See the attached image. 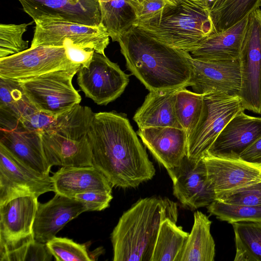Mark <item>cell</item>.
I'll return each mask as SVG.
<instances>
[{"label": "cell", "mask_w": 261, "mask_h": 261, "mask_svg": "<svg viewBox=\"0 0 261 261\" xmlns=\"http://www.w3.org/2000/svg\"><path fill=\"white\" fill-rule=\"evenodd\" d=\"M260 7H261V4H260Z\"/></svg>", "instance_id": "45"}, {"label": "cell", "mask_w": 261, "mask_h": 261, "mask_svg": "<svg viewBox=\"0 0 261 261\" xmlns=\"http://www.w3.org/2000/svg\"><path fill=\"white\" fill-rule=\"evenodd\" d=\"M105 1H106V0H98L99 2H104Z\"/></svg>", "instance_id": "43"}, {"label": "cell", "mask_w": 261, "mask_h": 261, "mask_svg": "<svg viewBox=\"0 0 261 261\" xmlns=\"http://www.w3.org/2000/svg\"><path fill=\"white\" fill-rule=\"evenodd\" d=\"M37 111L20 82L0 77V114L20 121Z\"/></svg>", "instance_id": "28"}, {"label": "cell", "mask_w": 261, "mask_h": 261, "mask_svg": "<svg viewBox=\"0 0 261 261\" xmlns=\"http://www.w3.org/2000/svg\"><path fill=\"white\" fill-rule=\"evenodd\" d=\"M94 112L80 104L60 115L56 123L41 135L50 166H92L89 132Z\"/></svg>", "instance_id": "5"}, {"label": "cell", "mask_w": 261, "mask_h": 261, "mask_svg": "<svg viewBox=\"0 0 261 261\" xmlns=\"http://www.w3.org/2000/svg\"><path fill=\"white\" fill-rule=\"evenodd\" d=\"M57 261H91L86 245L66 238L55 237L46 243Z\"/></svg>", "instance_id": "35"}, {"label": "cell", "mask_w": 261, "mask_h": 261, "mask_svg": "<svg viewBox=\"0 0 261 261\" xmlns=\"http://www.w3.org/2000/svg\"><path fill=\"white\" fill-rule=\"evenodd\" d=\"M137 134L155 159L166 170L179 165L187 155V137L181 128H139Z\"/></svg>", "instance_id": "21"}, {"label": "cell", "mask_w": 261, "mask_h": 261, "mask_svg": "<svg viewBox=\"0 0 261 261\" xmlns=\"http://www.w3.org/2000/svg\"><path fill=\"white\" fill-rule=\"evenodd\" d=\"M59 116L38 110L20 122L27 129L41 135L56 123Z\"/></svg>", "instance_id": "37"}, {"label": "cell", "mask_w": 261, "mask_h": 261, "mask_svg": "<svg viewBox=\"0 0 261 261\" xmlns=\"http://www.w3.org/2000/svg\"><path fill=\"white\" fill-rule=\"evenodd\" d=\"M37 199L31 195L20 196L0 205V255L35 239Z\"/></svg>", "instance_id": "17"}, {"label": "cell", "mask_w": 261, "mask_h": 261, "mask_svg": "<svg viewBox=\"0 0 261 261\" xmlns=\"http://www.w3.org/2000/svg\"><path fill=\"white\" fill-rule=\"evenodd\" d=\"M118 42L127 69L149 92L190 86L189 53L160 42L135 24Z\"/></svg>", "instance_id": "2"}, {"label": "cell", "mask_w": 261, "mask_h": 261, "mask_svg": "<svg viewBox=\"0 0 261 261\" xmlns=\"http://www.w3.org/2000/svg\"><path fill=\"white\" fill-rule=\"evenodd\" d=\"M52 256L46 243L33 239L0 255V261H49Z\"/></svg>", "instance_id": "34"}, {"label": "cell", "mask_w": 261, "mask_h": 261, "mask_svg": "<svg viewBox=\"0 0 261 261\" xmlns=\"http://www.w3.org/2000/svg\"><path fill=\"white\" fill-rule=\"evenodd\" d=\"M51 178L54 192L70 198L83 193L112 191L111 182L93 166L62 167Z\"/></svg>", "instance_id": "22"}, {"label": "cell", "mask_w": 261, "mask_h": 261, "mask_svg": "<svg viewBox=\"0 0 261 261\" xmlns=\"http://www.w3.org/2000/svg\"><path fill=\"white\" fill-rule=\"evenodd\" d=\"M55 191L51 176L28 168L0 145V205L20 196Z\"/></svg>", "instance_id": "14"}, {"label": "cell", "mask_w": 261, "mask_h": 261, "mask_svg": "<svg viewBox=\"0 0 261 261\" xmlns=\"http://www.w3.org/2000/svg\"><path fill=\"white\" fill-rule=\"evenodd\" d=\"M212 221L200 211L194 214V224L178 261H214L215 243L211 233Z\"/></svg>", "instance_id": "25"}, {"label": "cell", "mask_w": 261, "mask_h": 261, "mask_svg": "<svg viewBox=\"0 0 261 261\" xmlns=\"http://www.w3.org/2000/svg\"><path fill=\"white\" fill-rule=\"evenodd\" d=\"M36 22L64 21L91 26L101 24L98 0H18Z\"/></svg>", "instance_id": "16"}, {"label": "cell", "mask_w": 261, "mask_h": 261, "mask_svg": "<svg viewBox=\"0 0 261 261\" xmlns=\"http://www.w3.org/2000/svg\"><path fill=\"white\" fill-rule=\"evenodd\" d=\"M239 159L261 166V136L241 154Z\"/></svg>", "instance_id": "40"}, {"label": "cell", "mask_w": 261, "mask_h": 261, "mask_svg": "<svg viewBox=\"0 0 261 261\" xmlns=\"http://www.w3.org/2000/svg\"><path fill=\"white\" fill-rule=\"evenodd\" d=\"M31 47H63L66 43L89 51L105 55L110 36L102 24L91 26L64 21L36 22Z\"/></svg>", "instance_id": "8"}, {"label": "cell", "mask_w": 261, "mask_h": 261, "mask_svg": "<svg viewBox=\"0 0 261 261\" xmlns=\"http://www.w3.org/2000/svg\"><path fill=\"white\" fill-rule=\"evenodd\" d=\"M134 24L160 42L188 53L216 33L210 11L191 0H173Z\"/></svg>", "instance_id": "4"}, {"label": "cell", "mask_w": 261, "mask_h": 261, "mask_svg": "<svg viewBox=\"0 0 261 261\" xmlns=\"http://www.w3.org/2000/svg\"><path fill=\"white\" fill-rule=\"evenodd\" d=\"M168 1L170 2L171 3L172 2L173 0H168Z\"/></svg>", "instance_id": "44"}, {"label": "cell", "mask_w": 261, "mask_h": 261, "mask_svg": "<svg viewBox=\"0 0 261 261\" xmlns=\"http://www.w3.org/2000/svg\"><path fill=\"white\" fill-rule=\"evenodd\" d=\"M176 222L166 218L161 223L150 261H178L189 233Z\"/></svg>", "instance_id": "26"}, {"label": "cell", "mask_w": 261, "mask_h": 261, "mask_svg": "<svg viewBox=\"0 0 261 261\" xmlns=\"http://www.w3.org/2000/svg\"><path fill=\"white\" fill-rule=\"evenodd\" d=\"M193 2L206 9L211 13L220 6L224 0H191Z\"/></svg>", "instance_id": "41"}, {"label": "cell", "mask_w": 261, "mask_h": 261, "mask_svg": "<svg viewBox=\"0 0 261 261\" xmlns=\"http://www.w3.org/2000/svg\"><path fill=\"white\" fill-rule=\"evenodd\" d=\"M77 66L69 59L65 47L39 45L0 59V77L22 82Z\"/></svg>", "instance_id": "11"}, {"label": "cell", "mask_w": 261, "mask_h": 261, "mask_svg": "<svg viewBox=\"0 0 261 261\" xmlns=\"http://www.w3.org/2000/svg\"><path fill=\"white\" fill-rule=\"evenodd\" d=\"M203 106V94L192 92L186 88L178 91L175 102L176 118L187 138L197 126Z\"/></svg>", "instance_id": "31"}, {"label": "cell", "mask_w": 261, "mask_h": 261, "mask_svg": "<svg viewBox=\"0 0 261 261\" xmlns=\"http://www.w3.org/2000/svg\"><path fill=\"white\" fill-rule=\"evenodd\" d=\"M249 16L228 29L209 36L195 50L194 58L208 60L239 59Z\"/></svg>", "instance_id": "23"}, {"label": "cell", "mask_w": 261, "mask_h": 261, "mask_svg": "<svg viewBox=\"0 0 261 261\" xmlns=\"http://www.w3.org/2000/svg\"><path fill=\"white\" fill-rule=\"evenodd\" d=\"M192 69L190 86L201 94L224 93L239 96L241 87L239 59L208 60L194 58L190 54Z\"/></svg>", "instance_id": "15"}, {"label": "cell", "mask_w": 261, "mask_h": 261, "mask_svg": "<svg viewBox=\"0 0 261 261\" xmlns=\"http://www.w3.org/2000/svg\"><path fill=\"white\" fill-rule=\"evenodd\" d=\"M85 212L87 208L83 202L58 193L45 203L39 202L33 225L35 239L46 243L68 222Z\"/></svg>", "instance_id": "19"}, {"label": "cell", "mask_w": 261, "mask_h": 261, "mask_svg": "<svg viewBox=\"0 0 261 261\" xmlns=\"http://www.w3.org/2000/svg\"><path fill=\"white\" fill-rule=\"evenodd\" d=\"M202 159L215 195L261 181L260 166L207 154Z\"/></svg>", "instance_id": "20"}, {"label": "cell", "mask_w": 261, "mask_h": 261, "mask_svg": "<svg viewBox=\"0 0 261 261\" xmlns=\"http://www.w3.org/2000/svg\"><path fill=\"white\" fill-rule=\"evenodd\" d=\"M216 200L231 204L261 205V181L218 194Z\"/></svg>", "instance_id": "36"}, {"label": "cell", "mask_w": 261, "mask_h": 261, "mask_svg": "<svg viewBox=\"0 0 261 261\" xmlns=\"http://www.w3.org/2000/svg\"><path fill=\"white\" fill-rule=\"evenodd\" d=\"M241 110L226 124L206 155L239 159L241 154L261 136V117Z\"/></svg>", "instance_id": "18"}, {"label": "cell", "mask_w": 261, "mask_h": 261, "mask_svg": "<svg viewBox=\"0 0 261 261\" xmlns=\"http://www.w3.org/2000/svg\"><path fill=\"white\" fill-rule=\"evenodd\" d=\"M179 89L149 92L133 117L139 128L160 127L181 128L175 111L176 96Z\"/></svg>", "instance_id": "24"}, {"label": "cell", "mask_w": 261, "mask_h": 261, "mask_svg": "<svg viewBox=\"0 0 261 261\" xmlns=\"http://www.w3.org/2000/svg\"><path fill=\"white\" fill-rule=\"evenodd\" d=\"M245 110L239 96L224 93L203 94V106L199 121L187 138V156L200 160L229 121Z\"/></svg>", "instance_id": "7"}, {"label": "cell", "mask_w": 261, "mask_h": 261, "mask_svg": "<svg viewBox=\"0 0 261 261\" xmlns=\"http://www.w3.org/2000/svg\"><path fill=\"white\" fill-rule=\"evenodd\" d=\"M261 0H224L210 13L216 33L228 29L260 7Z\"/></svg>", "instance_id": "30"}, {"label": "cell", "mask_w": 261, "mask_h": 261, "mask_svg": "<svg viewBox=\"0 0 261 261\" xmlns=\"http://www.w3.org/2000/svg\"><path fill=\"white\" fill-rule=\"evenodd\" d=\"M207 212L221 221L236 222H261V205L227 204L215 200L207 206Z\"/></svg>", "instance_id": "32"}, {"label": "cell", "mask_w": 261, "mask_h": 261, "mask_svg": "<svg viewBox=\"0 0 261 261\" xmlns=\"http://www.w3.org/2000/svg\"><path fill=\"white\" fill-rule=\"evenodd\" d=\"M74 198L85 204L87 211H100L109 206L113 196L112 193L90 192L77 194Z\"/></svg>", "instance_id": "38"}, {"label": "cell", "mask_w": 261, "mask_h": 261, "mask_svg": "<svg viewBox=\"0 0 261 261\" xmlns=\"http://www.w3.org/2000/svg\"><path fill=\"white\" fill-rule=\"evenodd\" d=\"M175 202L167 198H141L123 213L111 239L114 261H150L160 226L166 218L177 221Z\"/></svg>", "instance_id": "3"}, {"label": "cell", "mask_w": 261, "mask_h": 261, "mask_svg": "<svg viewBox=\"0 0 261 261\" xmlns=\"http://www.w3.org/2000/svg\"><path fill=\"white\" fill-rule=\"evenodd\" d=\"M170 3L168 0H145L136 10L137 21L150 18Z\"/></svg>", "instance_id": "39"}, {"label": "cell", "mask_w": 261, "mask_h": 261, "mask_svg": "<svg viewBox=\"0 0 261 261\" xmlns=\"http://www.w3.org/2000/svg\"><path fill=\"white\" fill-rule=\"evenodd\" d=\"M77 83L85 96L98 105L119 97L128 84L129 75L105 55L94 52L89 62L81 65Z\"/></svg>", "instance_id": "10"}, {"label": "cell", "mask_w": 261, "mask_h": 261, "mask_svg": "<svg viewBox=\"0 0 261 261\" xmlns=\"http://www.w3.org/2000/svg\"><path fill=\"white\" fill-rule=\"evenodd\" d=\"M89 137L92 166L113 187L135 188L155 175L154 167L126 115L94 113Z\"/></svg>", "instance_id": "1"}, {"label": "cell", "mask_w": 261, "mask_h": 261, "mask_svg": "<svg viewBox=\"0 0 261 261\" xmlns=\"http://www.w3.org/2000/svg\"><path fill=\"white\" fill-rule=\"evenodd\" d=\"M99 4L101 23L112 41L118 42L137 21L136 10L126 0H107Z\"/></svg>", "instance_id": "27"}, {"label": "cell", "mask_w": 261, "mask_h": 261, "mask_svg": "<svg viewBox=\"0 0 261 261\" xmlns=\"http://www.w3.org/2000/svg\"><path fill=\"white\" fill-rule=\"evenodd\" d=\"M145 0H126L136 10Z\"/></svg>", "instance_id": "42"}, {"label": "cell", "mask_w": 261, "mask_h": 261, "mask_svg": "<svg viewBox=\"0 0 261 261\" xmlns=\"http://www.w3.org/2000/svg\"><path fill=\"white\" fill-rule=\"evenodd\" d=\"M234 232V261H261V222L231 224Z\"/></svg>", "instance_id": "29"}, {"label": "cell", "mask_w": 261, "mask_h": 261, "mask_svg": "<svg viewBox=\"0 0 261 261\" xmlns=\"http://www.w3.org/2000/svg\"><path fill=\"white\" fill-rule=\"evenodd\" d=\"M80 66L51 71L20 82L38 110L59 116L81 101V96L72 83Z\"/></svg>", "instance_id": "6"}, {"label": "cell", "mask_w": 261, "mask_h": 261, "mask_svg": "<svg viewBox=\"0 0 261 261\" xmlns=\"http://www.w3.org/2000/svg\"><path fill=\"white\" fill-rule=\"evenodd\" d=\"M241 87L239 94L245 110L261 114V9L248 17L239 57Z\"/></svg>", "instance_id": "9"}, {"label": "cell", "mask_w": 261, "mask_h": 261, "mask_svg": "<svg viewBox=\"0 0 261 261\" xmlns=\"http://www.w3.org/2000/svg\"><path fill=\"white\" fill-rule=\"evenodd\" d=\"M0 145L25 166L44 176L51 167L46 159L41 135L14 118L0 114Z\"/></svg>", "instance_id": "12"}, {"label": "cell", "mask_w": 261, "mask_h": 261, "mask_svg": "<svg viewBox=\"0 0 261 261\" xmlns=\"http://www.w3.org/2000/svg\"><path fill=\"white\" fill-rule=\"evenodd\" d=\"M167 171L173 183V194L185 207L194 210L216 200L203 159L186 155L179 165Z\"/></svg>", "instance_id": "13"}, {"label": "cell", "mask_w": 261, "mask_h": 261, "mask_svg": "<svg viewBox=\"0 0 261 261\" xmlns=\"http://www.w3.org/2000/svg\"><path fill=\"white\" fill-rule=\"evenodd\" d=\"M32 23L0 25V59L20 53L28 47V41L22 39L28 27Z\"/></svg>", "instance_id": "33"}]
</instances>
